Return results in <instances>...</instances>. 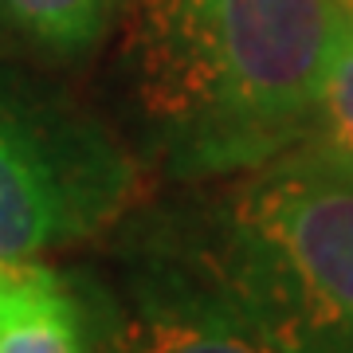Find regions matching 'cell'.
Wrapping results in <instances>:
<instances>
[{
	"mask_svg": "<svg viewBox=\"0 0 353 353\" xmlns=\"http://www.w3.org/2000/svg\"><path fill=\"white\" fill-rule=\"evenodd\" d=\"M345 0H126L114 90L134 150L173 185L310 138Z\"/></svg>",
	"mask_w": 353,
	"mask_h": 353,
	"instance_id": "cell-1",
	"label": "cell"
},
{
	"mask_svg": "<svg viewBox=\"0 0 353 353\" xmlns=\"http://www.w3.org/2000/svg\"><path fill=\"white\" fill-rule=\"evenodd\" d=\"M134 208L126 240L181 267L275 353H353V165L299 141Z\"/></svg>",
	"mask_w": 353,
	"mask_h": 353,
	"instance_id": "cell-2",
	"label": "cell"
},
{
	"mask_svg": "<svg viewBox=\"0 0 353 353\" xmlns=\"http://www.w3.org/2000/svg\"><path fill=\"white\" fill-rule=\"evenodd\" d=\"M138 201V150L67 87L0 51V259L83 248L126 224Z\"/></svg>",
	"mask_w": 353,
	"mask_h": 353,
	"instance_id": "cell-3",
	"label": "cell"
},
{
	"mask_svg": "<svg viewBox=\"0 0 353 353\" xmlns=\"http://www.w3.org/2000/svg\"><path fill=\"white\" fill-rule=\"evenodd\" d=\"M75 287L90 310L94 353H275L181 267L126 236L114 275Z\"/></svg>",
	"mask_w": 353,
	"mask_h": 353,
	"instance_id": "cell-4",
	"label": "cell"
},
{
	"mask_svg": "<svg viewBox=\"0 0 353 353\" xmlns=\"http://www.w3.org/2000/svg\"><path fill=\"white\" fill-rule=\"evenodd\" d=\"M126 0H0V39L43 67H83L118 32Z\"/></svg>",
	"mask_w": 353,
	"mask_h": 353,
	"instance_id": "cell-5",
	"label": "cell"
},
{
	"mask_svg": "<svg viewBox=\"0 0 353 353\" xmlns=\"http://www.w3.org/2000/svg\"><path fill=\"white\" fill-rule=\"evenodd\" d=\"M0 353H94V326L75 279L16 306L0 326Z\"/></svg>",
	"mask_w": 353,
	"mask_h": 353,
	"instance_id": "cell-6",
	"label": "cell"
},
{
	"mask_svg": "<svg viewBox=\"0 0 353 353\" xmlns=\"http://www.w3.org/2000/svg\"><path fill=\"white\" fill-rule=\"evenodd\" d=\"M326 153H334L338 161L353 165V8L345 4V28H341L338 51L330 59L326 83L318 94L314 126L310 138Z\"/></svg>",
	"mask_w": 353,
	"mask_h": 353,
	"instance_id": "cell-7",
	"label": "cell"
},
{
	"mask_svg": "<svg viewBox=\"0 0 353 353\" xmlns=\"http://www.w3.org/2000/svg\"><path fill=\"white\" fill-rule=\"evenodd\" d=\"M63 279L67 275L36 263V259H0V326H4V318L12 314L16 306H24L28 299L59 287Z\"/></svg>",
	"mask_w": 353,
	"mask_h": 353,
	"instance_id": "cell-8",
	"label": "cell"
},
{
	"mask_svg": "<svg viewBox=\"0 0 353 353\" xmlns=\"http://www.w3.org/2000/svg\"><path fill=\"white\" fill-rule=\"evenodd\" d=\"M345 4H350V8H353V0H345Z\"/></svg>",
	"mask_w": 353,
	"mask_h": 353,
	"instance_id": "cell-9",
	"label": "cell"
}]
</instances>
